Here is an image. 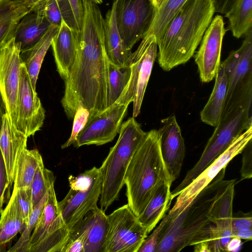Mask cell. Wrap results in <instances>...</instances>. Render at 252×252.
Instances as JSON below:
<instances>
[{"label": "cell", "instance_id": "cell-49", "mask_svg": "<svg viewBox=\"0 0 252 252\" xmlns=\"http://www.w3.org/2000/svg\"><path fill=\"white\" fill-rule=\"evenodd\" d=\"M87 0L91 1L94 3H95L96 4H101L103 2V0Z\"/></svg>", "mask_w": 252, "mask_h": 252}, {"label": "cell", "instance_id": "cell-31", "mask_svg": "<svg viewBox=\"0 0 252 252\" xmlns=\"http://www.w3.org/2000/svg\"><path fill=\"white\" fill-rule=\"evenodd\" d=\"M225 17L233 36L244 37L252 29V0H236Z\"/></svg>", "mask_w": 252, "mask_h": 252}, {"label": "cell", "instance_id": "cell-4", "mask_svg": "<svg viewBox=\"0 0 252 252\" xmlns=\"http://www.w3.org/2000/svg\"><path fill=\"white\" fill-rule=\"evenodd\" d=\"M163 181L171 183L161 156L158 130L152 129L135 151L124 178L127 204L137 217Z\"/></svg>", "mask_w": 252, "mask_h": 252}, {"label": "cell", "instance_id": "cell-35", "mask_svg": "<svg viewBox=\"0 0 252 252\" xmlns=\"http://www.w3.org/2000/svg\"><path fill=\"white\" fill-rule=\"evenodd\" d=\"M54 182L55 178L53 173L45 168L43 161H42L36 169L31 185L33 209L40 201L47 192L49 187Z\"/></svg>", "mask_w": 252, "mask_h": 252}, {"label": "cell", "instance_id": "cell-7", "mask_svg": "<svg viewBox=\"0 0 252 252\" xmlns=\"http://www.w3.org/2000/svg\"><path fill=\"white\" fill-rule=\"evenodd\" d=\"M68 182L70 189L58 203L70 231L89 212L97 207L102 186L100 169L94 166L77 176L70 175Z\"/></svg>", "mask_w": 252, "mask_h": 252}, {"label": "cell", "instance_id": "cell-24", "mask_svg": "<svg viewBox=\"0 0 252 252\" xmlns=\"http://www.w3.org/2000/svg\"><path fill=\"white\" fill-rule=\"evenodd\" d=\"M50 23L41 10H32L20 20L14 36L21 51L37 42L48 30Z\"/></svg>", "mask_w": 252, "mask_h": 252}, {"label": "cell", "instance_id": "cell-14", "mask_svg": "<svg viewBox=\"0 0 252 252\" xmlns=\"http://www.w3.org/2000/svg\"><path fill=\"white\" fill-rule=\"evenodd\" d=\"M244 37L241 46L221 62L228 80L224 102L252 90V29Z\"/></svg>", "mask_w": 252, "mask_h": 252}, {"label": "cell", "instance_id": "cell-38", "mask_svg": "<svg viewBox=\"0 0 252 252\" xmlns=\"http://www.w3.org/2000/svg\"><path fill=\"white\" fill-rule=\"evenodd\" d=\"M13 189L15 191L16 199L26 225L33 210L31 188V187L19 189L13 188Z\"/></svg>", "mask_w": 252, "mask_h": 252}, {"label": "cell", "instance_id": "cell-10", "mask_svg": "<svg viewBox=\"0 0 252 252\" xmlns=\"http://www.w3.org/2000/svg\"><path fill=\"white\" fill-rule=\"evenodd\" d=\"M107 219L102 252H138L148 234L128 204L114 210Z\"/></svg>", "mask_w": 252, "mask_h": 252}, {"label": "cell", "instance_id": "cell-17", "mask_svg": "<svg viewBox=\"0 0 252 252\" xmlns=\"http://www.w3.org/2000/svg\"><path fill=\"white\" fill-rule=\"evenodd\" d=\"M252 126L238 136L230 145L185 188L177 196L174 205L170 211L178 209L185 201L192 198L206 187L218 174L226 168L229 162L242 151L252 140Z\"/></svg>", "mask_w": 252, "mask_h": 252}, {"label": "cell", "instance_id": "cell-36", "mask_svg": "<svg viewBox=\"0 0 252 252\" xmlns=\"http://www.w3.org/2000/svg\"><path fill=\"white\" fill-rule=\"evenodd\" d=\"M48 195V191L37 205L33 208L27 224L20 237L11 247L8 252H27L32 232L34 228L43 209Z\"/></svg>", "mask_w": 252, "mask_h": 252}, {"label": "cell", "instance_id": "cell-29", "mask_svg": "<svg viewBox=\"0 0 252 252\" xmlns=\"http://www.w3.org/2000/svg\"><path fill=\"white\" fill-rule=\"evenodd\" d=\"M25 221L17 202L14 189L0 219V246L5 245L20 232Z\"/></svg>", "mask_w": 252, "mask_h": 252}, {"label": "cell", "instance_id": "cell-43", "mask_svg": "<svg viewBox=\"0 0 252 252\" xmlns=\"http://www.w3.org/2000/svg\"><path fill=\"white\" fill-rule=\"evenodd\" d=\"M68 0L71 6L77 24L80 30L83 14L82 0Z\"/></svg>", "mask_w": 252, "mask_h": 252}, {"label": "cell", "instance_id": "cell-30", "mask_svg": "<svg viewBox=\"0 0 252 252\" xmlns=\"http://www.w3.org/2000/svg\"><path fill=\"white\" fill-rule=\"evenodd\" d=\"M42 161V158L37 149H25L17 161L13 188L31 187L36 169Z\"/></svg>", "mask_w": 252, "mask_h": 252}, {"label": "cell", "instance_id": "cell-26", "mask_svg": "<svg viewBox=\"0 0 252 252\" xmlns=\"http://www.w3.org/2000/svg\"><path fill=\"white\" fill-rule=\"evenodd\" d=\"M32 10L33 7L26 2L0 0V52L14 36L20 20Z\"/></svg>", "mask_w": 252, "mask_h": 252}, {"label": "cell", "instance_id": "cell-46", "mask_svg": "<svg viewBox=\"0 0 252 252\" xmlns=\"http://www.w3.org/2000/svg\"><path fill=\"white\" fill-rule=\"evenodd\" d=\"M194 246V252H210L208 241L198 243Z\"/></svg>", "mask_w": 252, "mask_h": 252}, {"label": "cell", "instance_id": "cell-39", "mask_svg": "<svg viewBox=\"0 0 252 252\" xmlns=\"http://www.w3.org/2000/svg\"><path fill=\"white\" fill-rule=\"evenodd\" d=\"M89 111L82 106H79L73 117V124L70 136L61 146L62 149H65L75 143L76 137L85 126L89 117Z\"/></svg>", "mask_w": 252, "mask_h": 252}, {"label": "cell", "instance_id": "cell-1", "mask_svg": "<svg viewBox=\"0 0 252 252\" xmlns=\"http://www.w3.org/2000/svg\"><path fill=\"white\" fill-rule=\"evenodd\" d=\"M83 14L75 60L64 80L61 100L72 119L79 106L89 117L107 108L108 58L104 45V18L97 4L82 0Z\"/></svg>", "mask_w": 252, "mask_h": 252}, {"label": "cell", "instance_id": "cell-33", "mask_svg": "<svg viewBox=\"0 0 252 252\" xmlns=\"http://www.w3.org/2000/svg\"><path fill=\"white\" fill-rule=\"evenodd\" d=\"M130 73L129 65L117 66L108 60L107 107L118 99L128 83Z\"/></svg>", "mask_w": 252, "mask_h": 252}, {"label": "cell", "instance_id": "cell-47", "mask_svg": "<svg viewBox=\"0 0 252 252\" xmlns=\"http://www.w3.org/2000/svg\"><path fill=\"white\" fill-rule=\"evenodd\" d=\"M167 0H150L155 11L158 10Z\"/></svg>", "mask_w": 252, "mask_h": 252}, {"label": "cell", "instance_id": "cell-40", "mask_svg": "<svg viewBox=\"0 0 252 252\" xmlns=\"http://www.w3.org/2000/svg\"><path fill=\"white\" fill-rule=\"evenodd\" d=\"M165 214L159 224L154 229L149 236H147L140 247L138 252H155L161 231L167 220Z\"/></svg>", "mask_w": 252, "mask_h": 252}, {"label": "cell", "instance_id": "cell-2", "mask_svg": "<svg viewBox=\"0 0 252 252\" xmlns=\"http://www.w3.org/2000/svg\"><path fill=\"white\" fill-rule=\"evenodd\" d=\"M225 168L193 197L169 211L161 231L155 252H177L184 248L208 241L213 224L210 220L218 199L236 180H225Z\"/></svg>", "mask_w": 252, "mask_h": 252}, {"label": "cell", "instance_id": "cell-5", "mask_svg": "<svg viewBox=\"0 0 252 252\" xmlns=\"http://www.w3.org/2000/svg\"><path fill=\"white\" fill-rule=\"evenodd\" d=\"M252 91L224 103L215 130L197 163L179 185L186 188L244 131L252 126Z\"/></svg>", "mask_w": 252, "mask_h": 252}, {"label": "cell", "instance_id": "cell-41", "mask_svg": "<svg viewBox=\"0 0 252 252\" xmlns=\"http://www.w3.org/2000/svg\"><path fill=\"white\" fill-rule=\"evenodd\" d=\"M242 152V163L240 170L241 180L249 179L252 177V145L251 140Z\"/></svg>", "mask_w": 252, "mask_h": 252}, {"label": "cell", "instance_id": "cell-37", "mask_svg": "<svg viewBox=\"0 0 252 252\" xmlns=\"http://www.w3.org/2000/svg\"><path fill=\"white\" fill-rule=\"evenodd\" d=\"M232 237L242 239H252V215L251 213L239 212L232 215Z\"/></svg>", "mask_w": 252, "mask_h": 252}, {"label": "cell", "instance_id": "cell-21", "mask_svg": "<svg viewBox=\"0 0 252 252\" xmlns=\"http://www.w3.org/2000/svg\"><path fill=\"white\" fill-rule=\"evenodd\" d=\"M28 137L19 130L5 112L0 134V149L7 170L10 185L14 182L15 171L18 158L27 148Z\"/></svg>", "mask_w": 252, "mask_h": 252}, {"label": "cell", "instance_id": "cell-34", "mask_svg": "<svg viewBox=\"0 0 252 252\" xmlns=\"http://www.w3.org/2000/svg\"><path fill=\"white\" fill-rule=\"evenodd\" d=\"M187 0H167L158 10L155 11L154 18L147 33L153 34L157 42L168 22Z\"/></svg>", "mask_w": 252, "mask_h": 252}, {"label": "cell", "instance_id": "cell-42", "mask_svg": "<svg viewBox=\"0 0 252 252\" xmlns=\"http://www.w3.org/2000/svg\"><path fill=\"white\" fill-rule=\"evenodd\" d=\"M9 184L5 163L0 149V207L2 206L5 192Z\"/></svg>", "mask_w": 252, "mask_h": 252}, {"label": "cell", "instance_id": "cell-8", "mask_svg": "<svg viewBox=\"0 0 252 252\" xmlns=\"http://www.w3.org/2000/svg\"><path fill=\"white\" fill-rule=\"evenodd\" d=\"M58 202L54 183L48 190L47 198L31 235L27 252H63L70 231Z\"/></svg>", "mask_w": 252, "mask_h": 252}, {"label": "cell", "instance_id": "cell-9", "mask_svg": "<svg viewBox=\"0 0 252 252\" xmlns=\"http://www.w3.org/2000/svg\"><path fill=\"white\" fill-rule=\"evenodd\" d=\"M158 45L155 36L148 33L137 49L132 53L129 66L131 73L128 83L115 103L129 105L133 103L132 117L140 114L147 86L155 61Z\"/></svg>", "mask_w": 252, "mask_h": 252}, {"label": "cell", "instance_id": "cell-27", "mask_svg": "<svg viewBox=\"0 0 252 252\" xmlns=\"http://www.w3.org/2000/svg\"><path fill=\"white\" fill-rule=\"evenodd\" d=\"M215 79L212 92L200 112L201 121L214 127L216 126L219 121L227 91V77L221 62Z\"/></svg>", "mask_w": 252, "mask_h": 252}, {"label": "cell", "instance_id": "cell-48", "mask_svg": "<svg viewBox=\"0 0 252 252\" xmlns=\"http://www.w3.org/2000/svg\"><path fill=\"white\" fill-rule=\"evenodd\" d=\"M5 112V111L4 104L0 96V134L1 130L2 119Z\"/></svg>", "mask_w": 252, "mask_h": 252}, {"label": "cell", "instance_id": "cell-20", "mask_svg": "<svg viewBox=\"0 0 252 252\" xmlns=\"http://www.w3.org/2000/svg\"><path fill=\"white\" fill-rule=\"evenodd\" d=\"M79 32L63 20L51 42L57 70L64 81L68 77L76 58Z\"/></svg>", "mask_w": 252, "mask_h": 252}, {"label": "cell", "instance_id": "cell-3", "mask_svg": "<svg viewBox=\"0 0 252 252\" xmlns=\"http://www.w3.org/2000/svg\"><path fill=\"white\" fill-rule=\"evenodd\" d=\"M215 12L213 0H187L157 42L160 67L168 71L193 56Z\"/></svg>", "mask_w": 252, "mask_h": 252}, {"label": "cell", "instance_id": "cell-50", "mask_svg": "<svg viewBox=\"0 0 252 252\" xmlns=\"http://www.w3.org/2000/svg\"><path fill=\"white\" fill-rule=\"evenodd\" d=\"M1 208H2V207H0V212L1 211Z\"/></svg>", "mask_w": 252, "mask_h": 252}, {"label": "cell", "instance_id": "cell-13", "mask_svg": "<svg viewBox=\"0 0 252 252\" xmlns=\"http://www.w3.org/2000/svg\"><path fill=\"white\" fill-rule=\"evenodd\" d=\"M128 105L114 103L103 111L88 118L74 143L75 147L84 145H102L112 141L119 133Z\"/></svg>", "mask_w": 252, "mask_h": 252}, {"label": "cell", "instance_id": "cell-22", "mask_svg": "<svg viewBox=\"0 0 252 252\" xmlns=\"http://www.w3.org/2000/svg\"><path fill=\"white\" fill-rule=\"evenodd\" d=\"M104 30L105 48L109 61L117 66L129 65L132 52L126 47L119 32L115 1L104 19Z\"/></svg>", "mask_w": 252, "mask_h": 252}, {"label": "cell", "instance_id": "cell-25", "mask_svg": "<svg viewBox=\"0 0 252 252\" xmlns=\"http://www.w3.org/2000/svg\"><path fill=\"white\" fill-rule=\"evenodd\" d=\"M169 182H162L157 188L150 201L138 218L148 234L156 227L169 209L172 198Z\"/></svg>", "mask_w": 252, "mask_h": 252}, {"label": "cell", "instance_id": "cell-12", "mask_svg": "<svg viewBox=\"0 0 252 252\" xmlns=\"http://www.w3.org/2000/svg\"><path fill=\"white\" fill-rule=\"evenodd\" d=\"M21 45L11 38L0 52V96L5 112L16 126L21 65Z\"/></svg>", "mask_w": 252, "mask_h": 252}, {"label": "cell", "instance_id": "cell-23", "mask_svg": "<svg viewBox=\"0 0 252 252\" xmlns=\"http://www.w3.org/2000/svg\"><path fill=\"white\" fill-rule=\"evenodd\" d=\"M59 26L51 25L41 38L34 44L21 51L20 57L28 71L32 86L36 84L41 66Z\"/></svg>", "mask_w": 252, "mask_h": 252}, {"label": "cell", "instance_id": "cell-11", "mask_svg": "<svg viewBox=\"0 0 252 252\" xmlns=\"http://www.w3.org/2000/svg\"><path fill=\"white\" fill-rule=\"evenodd\" d=\"M117 25L126 47L131 50L147 33L155 9L150 0H115Z\"/></svg>", "mask_w": 252, "mask_h": 252}, {"label": "cell", "instance_id": "cell-28", "mask_svg": "<svg viewBox=\"0 0 252 252\" xmlns=\"http://www.w3.org/2000/svg\"><path fill=\"white\" fill-rule=\"evenodd\" d=\"M85 218L88 230L84 252H102L107 232V215L103 210L96 207Z\"/></svg>", "mask_w": 252, "mask_h": 252}, {"label": "cell", "instance_id": "cell-44", "mask_svg": "<svg viewBox=\"0 0 252 252\" xmlns=\"http://www.w3.org/2000/svg\"><path fill=\"white\" fill-rule=\"evenodd\" d=\"M242 244L241 239L233 237L230 239L226 245V251L233 252L239 251L241 248Z\"/></svg>", "mask_w": 252, "mask_h": 252}, {"label": "cell", "instance_id": "cell-15", "mask_svg": "<svg viewBox=\"0 0 252 252\" xmlns=\"http://www.w3.org/2000/svg\"><path fill=\"white\" fill-rule=\"evenodd\" d=\"M226 31L223 17L217 15L202 37L194 57L202 82L208 83L215 78L221 63V46Z\"/></svg>", "mask_w": 252, "mask_h": 252}, {"label": "cell", "instance_id": "cell-6", "mask_svg": "<svg viewBox=\"0 0 252 252\" xmlns=\"http://www.w3.org/2000/svg\"><path fill=\"white\" fill-rule=\"evenodd\" d=\"M146 132L133 117L122 124L116 143L99 167L102 181L99 203L104 211L118 197L129 162Z\"/></svg>", "mask_w": 252, "mask_h": 252}, {"label": "cell", "instance_id": "cell-45", "mask_svg": "<svg viewBox=\"0 0 252 252\" xmlns=\"http://www.w3.org/2000/svg\"><path fill=\"white\" fill-rule=\"evenodd\" d=\"M26 2L33 7V10L41 8L48 0H11Z\"/></svg>", "mask_w": 252, "mask_h": 252}, {"label": "cell", "instance_id": "cell-19", "mask_svg": "<svg viewBox=\"0 0 252 252\" xmlns=\"http://www.w3.org/2000/svg\"><path fill=\"white\" fill-rule=\"evenodd\" d=\"M235 185L231 186L215 203L210 220L213 224L208 241L210 252H225L232 237V218Z\"/></svg>", "mask_w": 252, "mask_h": 252}, {"label": "cell", "instance_id": "cell-32", "mask_svg": "<svg viewBox=\"0 0 252 252\" xmlns=\"http://www.w3.org/2000/svg\"><path fill=\"white\" fill-rule=\"evenodd\" d=\"M39 9L51 25L59 26L63 20L70 27L80 31L68 0H48Z\"/></svg>", "mask_w": 252, "mask_h": 252}, {"label": "cell", "instance_id": "cell-18", "mask_svg": "<svg viewBox=\"0 0 252 252\" xmlns=\"http://www.w3.org/2000/svg\"><path fill=\"white\" fill-rule=\"evenodd\" d=\"M158 130L161 156L172 183L180 175L185 156V144L176 117L161 120Z\"/></svg>", "mask_w": 252, "mask_h": 252}, {"label": "cell", "instance_id": "cell-16", "mask_svg": "<svg viewBox=\"0 0 252 252\" xmlns=\"http://www.w3.org/2000/svg\"><path fill=\"white\" fill-rule=\"evenodd\" d=\"M45 111L24 64L21 73L18 97V118L16 127L28 137L33 135L42 127Z\"/></svg>", "mask_w": 252, "mask_h": 252}]
</instances>
